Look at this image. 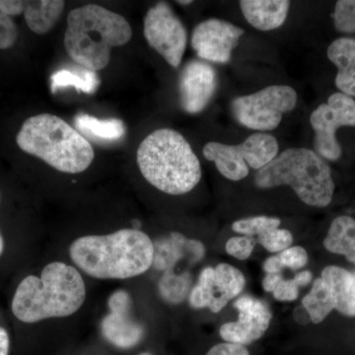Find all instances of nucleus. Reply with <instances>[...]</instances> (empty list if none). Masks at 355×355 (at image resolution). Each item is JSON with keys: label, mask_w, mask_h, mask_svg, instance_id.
<instances>
[{"label": "nucleus", "mask_w": 355, "mask_h": 355, "mask_svg": "<svg viewBox=\"0 0 355 355\" xmlns=\"http://www.w3.org/2000/svg\"><path fill=\"white\" fill-rule=\"evenodd\" d=\"M70 260L79 272L100 280H125L146 273L154 261V243L144 231L119 229L72 241Z\"/></svg>", "instance_id": "1"}, {"label": "nucleus", "mask_w": 355, "mask_h": 355, "mask_svg": "<svg viewBox=\"0 0 355 355\" xmlns=\"http://www.w3.org/2000/svg\"><path fill=\"white\" fill-rule=\"evenodd\" d=\"M86 284L76 266L53 261L40 277L28 275L16 288L11 309L26 324L62 319L78 312L86 300Z\"/></svg>", "instance_id": "2"}, {"label": "nucleus", "mask_w": 355, "mask_h": 355, "mask_svg": "<svg viewBox=\"0 0 355 355\" xmlns=\"http://www.w3.org/2000/svg\"><path fill=\"white\" fill-rule=\"evenodd\" d=\"M137 165L151 186L167 195L190 193L202 180V166L181 133L160 128L147 135L137 153Z\"/></svg>", "instance_id": "3"}, {"label": "nucleus", "mask_w": 355, "mask_h": 355, "mask_svg": "<svg viewBox=\"0 0 355 355\" xmlns=\"http://www.w3.org/2000/svg\"><path fill=\"white\" fill-rule=\"evenodd\" d=\"M132 37L130 23L120 14L96 4L70 11L64 48L79 67L98 71L111 60L112 50L128 44Z\"/></svg>", "instance_id": "4"}, {"label": "nucleus", "mask_w": 355, "mask_h": 355, "mask_svg": "<svg viewBox=\"0 0 355 355\" xmlns=\"http://www.w3.org/2000/svg\"><path fill=\"white\" fill-rule=\"evenodd\" d=\"M259 189L289 186L305 205L324 209L331 205L336 191L330 163L314 149L292 147L279 153L270 164L254 176Z\"/></svg>", "instance_id": "5"}, {"label": "nucleus", "mask_w": 355, "mask_h": 355, "mask_svg": "<svg viewBox=\"0 0 355 355\" xmlns=\"http://www.w3.org/2000/svg\"><path fill=\"white\" fill-rule=\"evenodd\" d=\"M16 142L21 150L67 174L85 171L95 157L88 139L60 116L51 114L27 119L16 137Z\"/></svg>", "instance_id": "6"}, {"label": "nucleus", "mask_w": 355, "mask_h": 355, "mask_svg": "<svg viewBox=\"0 0 355 355\" xmlns=\"http://www.w3.org/2000/svg\"><path fill=\"white\" fill-rule=\"evenodd\" d=\"M295 89L288 85H270L253 94L240 96L231 103V111L243 127L260 132L279 128L284 114L297 105Z\"/></svg>", "instance_id": "7"}, {"label": "nucleus", "mask_w": 355, "mask_h": 355, "mask_svg": "<svg viewBox=\"0 0 355 355\" xmlns=\"http://www.w3.org/2000/svg\"><path fill=\"white\" fill-rule=\"evenodd\" d=\"M309 121L314 132V150L329 163L338 162L343 155L338 130L355 128L354 98L338 91L331 93L326 102L312 112Z\"/></svg>", "instance_id": "8"}, {"label": "nucleus", "mask_w": 355, "mask_h": 355, "mask_svg": "<svg viewBox=\"0 0 355 355\" xmlns=\"http://www.w3.org/2000/svg\"><path fill=\"white\" fill-rule=\"evenodd\" d=\"M144 37L172 67H180L188 44V32L167 2L149 8L144 18Z\"/></svg>", "instance_id": "9"}, {"label": "nucleus", "mask_w": 355, "mask_h": 355, "mask_svg": "<svg viewBox=\"0 0 355 355\" xmlns=\"http://www.w3.org/2000/svg\"><path fill=\"white\" fill-rule=\"evenodd\" d=\"M244 33L232 23L211 18L196 26L191 34V48L203 60L226 64Z\"/></svg>", "instance_id": "10"}, {"label": "nucleus", "mask_w": 355, "mask_h": 355, "mask_svg": "<svg viewBox=\"0 0 355 355\" xmlns=\"http://www.w3.org/2000/svg\"><path fill=\"white\" fill-rule=\"evenodd\" d=\"M233 306L239 311V316L236 322L222 324L219 329L222 340L244 347L260 340L272 321V311L268 304L253 296L243 295Z\"/></svg>", "instance_id": "11"}, {"label": "nucleus", "mask_w": 355, "mask_h": 355, "mask_svg": "<svg viewBox=\"0 0 355 355\" xmlns=\"http://www.w3.org/2000/svg\"><path fill=\"white\" fill-rule=\"evenodd\" d=\"M217 88V74L203 60L187 62L179 78L180 102L189 114H200L209 106Z\"/></svg>", "instance_id": "12"}, {"label": "nucleus", "mask_w": 355, "mask_h": 355, "mask_svg": "<svg viewBox=\"0 0 355 355\" xmlns=\"http://www.w3.org/2000/svg\"><path fill=\"white\" fill-rule=\"evenodd\" d=\"M109 314L103 319V336L120 349H130L141 340L144 329L130 315L132 298L125 291H114L109 298Z\"/></svg>", "instance_id": "13"}, {"label": "nucleus", "mask_w": 355, "mask_h": 355, "mask_svg": "<svg viewBox=\"0 0 355 355\" xmlns=\"http://www.w3.org/2000/svg\"><path fill=\"white\" fill-rule=\"evenodd\" d=\"M205 254V248L202 242L187 239L179 233H172L168 239L154 243L153 266L168 272L184 257H188L191 263H197Z\"/></svg>", "instance_id": "14"}, {"label": "nucleus", "mask_w": 355, "mask_h": 355, "mask_svg": "<svg viewBox=\"0 0 355 355\" xmlns=\"http://www.w3.org/2000/svg\"><path fill=\"white\" fill-rule=\"evenodd\" d=\"M239 3L247 22L260 31L279 29L291 8L288 0H242Z\"/></svg>", "instance_id": "15"}, {"label": "nucleus", "mask_w": 355, "mask_h": 355, "mask_svg": "<svg viewBox=\"0 0 355 355\" xmlns=\"http://www.w3.org/2000/svg\"><path fill=\"white\" fill-rule=\"evenodd\" d=\"M203 156L216 166L222 176L230 181H241L250 173L246 153L241 146H228L220 142H209L202 149Z\"/></svg>", "instance_id": "16"}, {"label": "nucleus", "mask_w": 355, "mask_h": 355, "mask_svg": "<svg viewBox=\"0 0 355 355\" xmlns=\"http://www.w3.org/2000/svg\"><path fill=\"white\" fill-rule=\"evenodd\" d=\"M322 279L330 287L335 310L347 317H355V275L345 268L329 266L324 268Z\"/></svg>", "instance_id": "17"}, {"label": "nucleus", "mask_w": 355, "mask_h": 355, "mask_svg": "<svg viewBox=\"0 0 355 355\" xmlns=\"http://www.w3.org/2000/svg\"><path fill=\"white\" fill-rule=\"evenodd\" d=\"M324 246L330 253L345 257L355 265V218L343 214L331 221L324 240Z\"/></svg>", "instance_id": "18"}, {"label": "nucleus", "mask_w": 355, "mask_h": 355, "mask_svg": "<svg viewBox=\"0 0 355 355\" xmlns=\"http://www.w3.org/2000/svg\"><path fill=\"white\" fill-rule=\"evenodd\" d=\"M245 286L246 279L241 270L228 263H219L216 266L212 282L216 296L214 313L220 312L229 301L239 296Z\"/></svg>", "instance_id": "19"}, {"label": "nucleus", "mask_w": 355, "mask_h": 355, "mask_svg": "<svg viewBox=\"0 0 355 355\" xmlns=\"http://www.w3.org/2000/svg\"><path fill=\"white\" fill-rule=\"evenodd\" d=\"M65 2L62 0L25 1L24 17L28 27L38 35L51 31L64 13Z\"/></svg>", "instance_id": "20"}, {"label": "nucleus", "mask_w": 355, "mask_h": 355, "mask_svg": "<svg viewBox=\"0 0 355 355\" xmlns=\"http://www.w3.org/2000/svg\"><path fill=\"white\" fill-rule=\"evenodd\" d=\"M77 130L83 135L97 142H114L125 135V125L119 119L99 120L87 114H80L76 118Z\"/></svg>", "instance_id": "21"}, {"label": "nucleus", "mask_w": 355, "mask_h": 355, "mask_svg": "<svg viewBox=\"0 0 355 355\" xmlns=\"http://www.w3.org/2000/svg\"><path fill=\"white\" fill-rule=\"evenodd\" d=\"M241 144L247 154V165L257 171L270 164L279 155V142L268 132H254Z\"/></svg>", "instance_id": "22"}, {"label": "nucleus", "mask_w": 355, "mask_h": 355, "mask_svg": "<svg viewBox=\"0 0 355 355\" xmlns=\"http://www.w3.org/2000/svg\"><path fill=\"white\" fill-rule=\"evenodd\" d=\"M302 306L310 321L316 324L324 321L331 311L335 310V301L330 287L322 277L313 282L309 293L303 298Z\"/></svg>", "instance_id": "23"}, {"label": "nucleus", "mask_w": 355, "mask_h": 355, "mask_svg": "<svg viewBox=\"0 0 355 355\" xmlns=\"http://www.w3.org/2000/svg\"><path fill=\"white\" fill-rule=\"evenodd\" d=\"M100 79L96 72L84 69L58 70L51 77V91L55 92L58 89L73 87L77 91L92 94L98 88Z\"/></svg>", "instance_id": "24"}, {"label": "nucleus", "mask_w": 355, "mask_h": 355, "mask_svg": "<svg viewBox=\"0 0 355 355\" xmlns=\"http://www.w3.org/2000/svg\"><path fill=\"white\" fill-rule=\"evenodd\" d=\"M329 62L336 69V73L355 70V37L340 36L329 44L326 51Z\"/></svg>", "instance_id": "25"}, {"label": "nucleus", "mask_w": 355, "mask_h": 355, "mask_svg": "<svg viewBox=\"0 0 355 355\" xmlns=\"http://www.w3.org/2000/svg\"><path fill=\"white\" fill-rule=\"evenodd\" d=\"M191 277L188 272L176 275L168 270L160 282V292L166 300L179 303L190 294Z\"/></svg>", "instance_id": "26"}, {"label": "nucleus", "mask_w": 355, "mask_h": 355, "mask_svg": "<svg viewBox=\"0 0 355 355\" xmlns=\"http://www.w3.org/2000/svg\"><path fill=\"white\" fill-rule=\"evenodd\" d=\"M331 22L338 34L355 37V0H338L331 13Z\"/></svg>", "instance_id": "27"}, {"label": "nucleus", "mask_w": 355, "mask_h": 355, "mask_svg": "<svg viewBox=\"0 0 355 355\" xmlns=\"http://www.w3.org/2000/svg\"><path fill=\"white\" fill-rule=\"evenodd\" d=\"M280 223L282 221L277 217L254 216L235 221L232 224V229L234 232L243 236L259 237L272 229L279 228Z\"/></svg>", "instance_id": "28"}, {"label": "nucleus", "mask_w": 355, "mask_h": 355, "mask_svg": "<svg viewBox=\"0 0 355 355\" xmlns=\"http://www.w3.org/2000/svg\"><path fill=\"white\" fill-rule=\"evenodd\" d=\"M258 242L270 253H282L291 247L293 235L286 229L275 228L259 236Z\"/></svg>", "instance_id": "29"}, {"label": "nucleus", "mask_w": 355, "mask_h": 355, "mask_svg": "<svg viewBox=\"0 0 355 355\" xmlns=\"http://www.w3.org/2000/svg\"><path fill=\"white\" fill-rule=\"evenodd\" d=\"M256 240L249 236H235L226 243L225 250L228 254L237 260H247L253 253Z\"/></svg>", "instance_id": "30"}, {"label": "nucleus", "mask_w": 355, "mask_h": 355, "mask_svg": "<svg viewBox=\"0 0 355 355\" xmlns=\"http://www.w3.org/2000/svg\"><path fill=\"white\" fill-rule=\"evenodd\" d=\"M282 266L291 268L292 270H300L304 268L309 261L307 251L303 247L294 246L284 250L277 254Z\"/></svg>", "instance_id": "31"}, {"label": "nucleus", "mask_w": 355, "mask_h": 355, "mask_svg": "<svg viewBox=\"0 0 355 355\" xmlns=\"http://www.w3.org/2000/svg\"><path fill=\"white\" fill-rule=\"evenodd\" d=\"M18 29L12 17L0 8V50H7L17 42Z\"/></svg>", "instance_id": "32"}, {"label": "nucleus", "mask_w": 355, "mask_h": 355, "mask_svg": "<svg viewBox=\"0 0 355 355\" xmlns=\"http://www.w3.org/2000/svg\"><path fill=\"white\" fill-rule=\"evenodd\" d=\"M299 286L294 279H282L272 291L273 297L282 302H291L298 298Z\"/></svg>", "instance_id": "33"}, {"label": "nucleus", "mask_w": 355, "mask_h": 355, "mask_svg": "<svg viewBox=\"0 0 355 355\" xmlns=\"http://www.w3.org/2000/svg\"><path fill=\"white\" fill-rule=\"evenodd\" d=\"M205 355H250V352L244 345L223 343L212 347Z\"/></svg>", "instance_id": "34"}, {"label": "nucleus", "mask_w": 355, "mask_h": 355, "mask_svg": "<svg viewBox=\"0 0 355 355\" xmlns=\"http://www.w3.org/2000/svg\"><path fill=\"white\" fill-rule=\"evenodd\" d=\"M0 8L7 15L13 17V16L20 15L24 13L25 1H16V0H0Z\"/></svg>", "instance_id": "35"}, {"label": "nucleus", "mask_w": 355, "mask_h": 355, "mask_svg": "<svg viewBox=\"0 0 355 355\" xmlns=\"http://www.w3.org/2000/svg\"><path fill=\"white\" fill-rule=\"evenodd\" d=\"M284 270L279 256H272L270 258L266 259L265 263H263V270L266 273H282V270Z\"/></svg>", "instance_id": "36"}, {"label": "nucleus", "mask_w": 355, "mask_h": 355, "mask_svg": "<svg viewBox=\"0 0 355 355\" xmlns=\"http://www.w3.org/2000/svg\"><path fill=\"white\" fill-rule=\"evenodd\" d=\"M284 279L282 273H266L265 279H263V287L266 292H272L275 291V287L280 280Z\"/></svg>", "instance_id": "37"}, {"label": "nucleus", "mask_w": 355, "mask_h": 355, "mask_svg": "<svg viewBox=\"0 0 355 355\" xmlns=\"http://www.w3.org/2000/svg\"><path fill=\"white\" fill-rule=\"evenodd\" d=\"M294 282L297 284L299 287L300 286H306L312 282L313 275L312 272H309V270H303V272H300L296 273L295 277H293Z\"/></svg>", "instance_id": "38"}, {"label": "nucleus", "mask_w": 355, "mask_h": 355, "mask_svg": "<svg viewBox=\"0 0 355 355\" xmlns=\"http://www.w3.org/2000/svg\"><path fill=\"white\" fill-rule=\"evenodd\" d=\"M9 345H10V340H9L8 333L6 329L0 327V355H8Z\"/></svg>", "instance_id": "39"}, {"label": "nucleus", "mask_w": 355, "mask_h": 355, "mask_svg": "<svg viewBox=\"0 0 355 355\" xmlns=\"http://www.w3.org/2000/svg\"><path fill=\"white\" fill-rule=\"evenodd\" d=\"M4 250V240L3 237H2L1 233H0V257H1L2 253H3Z\"/></svg>", "instance_id": "40"}, {"label": "nucleus", "mask_w": 355, "mask_h": 355, "mask_svg": "<svg viewBox=\"0 0 355 355\" xmlns=\"http://www.w3.org/2000/svg\"><path fill=\"white\" fill-rule=\"evenodd\" d=\"M177 3H179L180 6H190V4L193 3V1L187 0V1H177Z\"/></svg>", "instance_id": "41"}, {"label": "nucleus", "mask_w": 355, "mask_h": 355, "mask_svg": "<svg viewBox=\"0 0 355 355\" xmlns=\"http://www.w3.org/2000/svg\"><path fill=\"white\" fill-rule=\"evenodd\" d=\"M139 355H151L150 354H139Z\"/></svg>", "instance_id": "42"}, {"label": "nucleus", "mask_w": 355, "mask_h": 355, "mask_svg": "<svg viewBox=\"0 0 355 355\" xmlns=\"http://www.w3.org/2000/svg\"><path fill=\"white\" fill-rule=\"evenodd\" d=\"M354 275H355V272H354Z\"/></svg>", "instance_id": "43"}]
</instances>
